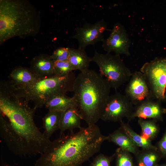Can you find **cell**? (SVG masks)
Instances as JSON below:
<instances>
[{
  "label": "cell",
  "mask_w": 166,
  "mask_h": 166,
  "mask_svg": "<svg viewBox=\"0 0 166 166\" xmlns=\"http://www.w3.org/2000/svg\"><path fill=\"white\" fill-rule=\"evenodd\" d=\"M36 109L29 107L12 88L0 92V136L15 155H40L51 142L34 122Z\"/></svg>",
  "instance_id": "obj_1"
},
{
  "label": "cell",
  "mask_w": 166,
  "mask_h": 166,
  "mask_svg": "<svg viewBox=\"0 0 166 166\" xmlns=\"http://www.w3.org/2000/svg\"><path fill=\"white\" fill-rule=\"evenodd\" d=\"M51 141L34 166H81L100 150L107 136L96 124Z\"/></svg>",
  "instance_id": "obj_2"
},
{
  "label": "cell",
  "mask_w": 166,
  "mask_h": 166,
  "mask_svg": "<svg viewBox=\"0 0 166 166\" xmlns=\"http://www.w3.org/2000/svg\"><path fill=\"white\" fill-rule=\"evenodd\" d=\"M111 87L106 80L95 70L88 69L76 77L72 92L82 118L91 126L101 119Z\"/></svg>",
  "instance_id": "obj_3"
},
{
  "label": "cell",
  "mask_w": 166,
  "mask_h": 166,
  "mask_svg": "<svg viewBox=\"0 0 166 166\" xmlns=\"http://www.w3.org/2000/svg\"><path fill=\"white\" fill-rule=\"evenodd\" d=\"M41 18L39 12L26 0H0V44L15 37L36 36Z\"/></svg>",
  "instance_id": "obj_4"
},
{
  "label": "cell",
  "mask_w": 166,
  "mask_h": 166,
  "mask_svg": "<svg viewBox=\"0 0 166 166\" xmlns=\"http://www.w3.org/2000/svg\"><path fill=\"white\" fill-rule=\"evenodd\" d=\"M76 77L72 72L65 77L54 76L40 78L33 83L24 86H15L18 95L26 101H33L36 109L42 108L49 99L65 95L72 92Z\"/></svg>",
  "instance_id": "obj_5"
},
{
  "label": "cell",
  "mask_w": 166,
  "mask_h": 166,
  "mask_svg": "<svg viewBox=\"0 0 166 166\" xmlns=\"http://www.w3.org/2000/svg\"><path fill=\"white\" fill-rule=\"evenodd\" d=\"M91 62L99 67L100 73L106 80L111 88L117 90L128 81L132 73L125 65L120 55L111 53H101L95 50Z\"/></svg>",
  "instance_id": "obj_6"
},
{
  "label": "cell",
  "mask_w": 166,
  "mask_h": 166,
  "mask_svg": "<svg viewBox=\"0 0 166 166\" xmlns=\"http://www.w3.org/2000/svg\"><path fill=\"white\" fill-rule=\"evenodd\" d=\"M148 87L151 98L164 101L166 87V58L157 57L144 63L140 69Z\"/></svg>",
  "instance_id": "obj_7"
},
{
  "label": "cell",
  "mask_w": 166,
  "mask_h": 166,
  "mask_svg": "<svg viewBox=\"0 0 166 166\" xmlns=\"http://www.w3.org/2000/svg\"><path fill=\"white\" fill-rule=\"evenodd\" d=\"M134 109L133 105L125 94L117 92L109 97L100 119L105 121L121 122L124 117L128 118Z\"/></svg>",
  "instance_id": "obj_8"
},
{
  "label": "cell",
  "mask_w": 166,
  "mask_h": 166,
  "mask_svg": "<svg viewBox=\"0 0 166 166\" xmlns=\"http://www.w3.org/2000/svg\"><path fill=\"white\" fill-rule=\"evenodd\" d=\"M108 30L107 25L102 19L93 24L86 22L83 25L75 29V33L72 36L78 43V47L85 49L89 45H94L104 39L103 33Z\"/></svg>",
  "instance_id": "obj_9"
},
{
  "label": "cell",
  "mask_w": 166,
  "mask_h": 166,
  "mask_svg": "<svg viewBox=\"0 0 166 166\" xmlns=\"http://www.w3.org/2000/svg\"><path fill=\"white\" fill-rule=\"evenodd\" d=\"M110 31L109 36L103 42L102 47L104 50L107 53L114 52L116 55L130 56L131 41L124 27L118 22L114 24Z\"/></svg>",
  "instance_id": "obj_10"
},
{
  "label": "cell",
  "mask_w": 166,
  "mask_h": 166,
  "mask_svg": "<svg viewBox=\"0 0 166 166\" xmlns=\"http://www.w3.org/2000/svg\"><path fill=\"white\" fill-rule=\"evenodd\" d=\"M125 92V95L133 105L152 99L145 78L140 71L132 73Z\"/></svg>",
  "instance_id": "obj_11"
},
{
  "label": "cell",
  "mask_w": 166,
  "mask_h": 166,
  "mask_svg": "<svg viewBox=\"0 0 166 166\" xmlns=\"http://www.w3.org/2000/svg\"><path fill=\"white\" fill-rule=\"evenodd\" d=\"M161 102L152 99L144 101L136 105L128 119L129 120L136 118L155 121L162 120L166 110L162 107Z\"/></svg>",
  "instance_id": "obj_12"
},
{
  "label": "cell",
  "mask_w": 166,
  "mask_h": 166,
  "mask_svg": "<svg viewBox=\"0 0 166 166\" xmlns=\"http://www.w3.org/2000/svg\"><path fill=\"white\" fill-rule=\"evenodd\" d=\"M54 62L50 56L41 54L31 60L30 69L39 78L54 76Z\"/></svg>",
  "instance_id": "obj_13"
},
{
  "label": "cell",
  "mask_w": 166,
  "mask_h": 166,
  "mask_svg": "<svg viewBox=\"0 0 166 166\" xmlns=\"http://www.w3.org/2000/svg\"><path fill=\"white\" fill-rule=\"evenodd\" d=\"M106 140L113 143L119 148L129 153L138 155L140 152L139 148L121 127L107 136Z\"/></svg>",
  "instance_id": "obj_14"
},
{
  "label": "cell",
  "mask_w": 166,
  "mask_h": 166,
  "mask_svg": "<svg viewBox=\"0 0 166 166\" xmlns=\"http://www.w3.org/2000/svg\"><path fill=\"white\" fill-rule=\"evenodd\" d=\"M81 120L82 118L77 106L62 112L59 129L61 135L67 130L73 131L74 129L81 128Z\"/></svg>",
  "instance_id": "obj_15"
},
{
  "label": "cell",
  "mask_w": 166,
  "mask_h": 166,
  "mask_svg": "<svg viewBox=\"0 0 166 166\" xmlns=\"http://www.w3.org/2000/svg\"><path fill=\"white\" fill-rule=\"evenodd\" d=\"M10 81L15 86H24L30 85L39 78L30 69L18 67L14 69L10 74Z\"/></svg>",
  "instance_id": "obj_16"
},
{
  "label": "cell",
  "mask_w": 166,
  "mask_h": 166,
  "mask_svg": "<svg viewBox=\"0 0 166 166\" xmlns=\"http://www.w3.org/2000/svg\"><path fill=\"white\" fill-rule=\"evenodd\" d=\"M69 54L68 61L74 69L82 72L88 69L91 62L85 49L78 47L77 49L69 48Z\"/></svg>",
  "instance_id": "obj_17"
},
{
  "label": "cell",
  "mask_w": 166,
  "mask_h": 166,
  "mask_svg": "<svg viewBox=\"0 0 166 166\" xmlns=\"http://www.w3.org/2000/svg\"><path fill=\"white\" fill-rule=\"evenodd\" d=\"M45 106L49 111L60 112L77 106L74 97H68L66 95L56 96L49 99L46 102Z\"/></svg>",
  "instance_id": "obj_18"
},
{
  "label": "cell",
  "mask_w": 166,
  "mask_h": 166,
  "mask_svg": "<svg viewBox=\"0 0 166 166\" xmlns=\"http://www.w3.org/2000/svg\"><path fill=\"white\" fill-rule=\"evenodd\" d=\"M62 112L49 111L42 118L43 133L49 139L52 134L59 129Z\"/></svg>",
  "instance_id": "obj_19"
},
{
  "label": "cell",
  "mask_w": 166,
  "mask_h": 166,
  "mask_svg": "<svg viewBox=\"0 0 166 166\" xmlns=\"http://www.w3.org/2000/svg\"><path fill=\"white\" fill-rule=\"evenodd\" d=\"M120 123L121 127L138 148H141L143 150H157V148L152 144L151 141L136 133L130 127L128 124L124 123L122 121H121Z\"/></svg>",
  "instance_id": "obj_20"
},
{
  "label": "cell",
  "mask_w": 166,
  "mask_h": 166,
  "mask_svg": "<svg viewBox=\"0 0 166 166\" xmlns=\"http://www.w3.org/2000/svg\"><path fill=\"white\" fill-rule=\"evenodd\" d=\"M155 121L152 120H146L140 119L138 121L141 130V135L150 141L156 137L158 132Z\"/></svg>",
  "instance_id": "obj_21"
},
{
  "label": "cell",
  "mask_w": 166,
  "mask_h": 166,
  "mask_svg": "<svg viewBox=\"0 0 166 166\" xmlns=\"http://www.w3.org/2000/svg\"><path fill=\"white\" fill-rule=\"evenodd\" d=\"M157 150H144L140 156L138 166H153L158 158Z\"/></svg>",
  "instance_id": "obj_22"
},
{
  "label": "cell",
  "mask_w": 166,
  "mask_h": 166,
  "mask_svg": "<svg viewBox=\"0 0 166 166\" xmlns=\"http://www.w3.org/2000/svg\"><path fill=\"white\" fill-rule=\"evenodd\" d=\"M53 62L54 76L60 77L66 76L74 70L68 61Z\"/></svg>",
  "instance_id": "obj_23"
},
{
  "label": "cell",
  "mask_w": 166,
  "mask_h": 166,
  "mask_svg": "<svg viewBox=\"0 0 166 166\" xmlns=\"http://www.w3.org/2000/svg\"><path fill=\"white\" fill-rule=\"evenodd\" d=\"M129 152L118 148L114 153L116 157V166H133Z\"/></svg>",
  "instance_id": "obj_24"
},
{
  "label": "cell",
  "mask_w": 166,
  "mask_h": 166,
  "mask_svg": "<svg viewBox=\"0 0 166 166\" xmlns=\"http://www.w3.org/2000/svg\"><path fill=\"white\" fill-rule=\"evenodd\" d=\"M69 54V48L60 47L55 50L51 57L53 61H68Z\"/></svg>",
  "instance_id": "obj_25"
},
{
  "label": "cell",
  "mask_w": 166,
  "mask_h": 166,
  "mask_svg": "<svg viewBox=\"0 0 166 166\" xmlns=\"http://www.w3.org/2000/svg\"><path fill=\"white\" fill-rule=\"evenodd\" d=\"M114 156L115 154L108 156L100 154L94 158L90 166H111L110 163Z\"/></svg>",
  "instance_id": "obj_26"
},
{
  "label": "cell",
  "mask_w": 166,
  "mask_h": 166,
  "mask_svg": "<svg viewBox=\"0 0 166 166\" xmlns=\"http://www.w3.org/2000/svg\"><path fill=\"white\" fill-rule=\"evenodd\" d=\"M158 146L161 152L164 155H166V132L160 141Z\"/></svg>",
  "instance_id": "obj_27"
},
{
  "label": "cell",
  "mask_w": 166,
  "mask_h": 166,
  "mask_svg": "<svg viewBox=\"0 0 166 166\" xmlns=\"http://www.w3.org/2000/svg\"><path fill=\"white\" fill-rule=\"evenodd\" d=\"M164 101L166 102V87L164 94Z\"/></svg>",
  "instance_id": "obj_28"
},
{
  "label": "cell",
  "mask_w": 166,
  "mask_h": 166,
  "mask_svg": "<svg viewBox=\"0 0 166 166\" xmlns=\"http://www.w3.org/2000/svg\"></svg>",
  "instance_id": "obj_29"
}]
</instances>
